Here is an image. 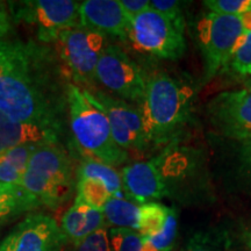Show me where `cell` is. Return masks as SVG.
I'll use <instances>...</instances> for the list:
<instances>
[{
  "instance_id": "4dcf8cb0",
  "label": "cell",
  "mask_w": 251,
  "mask_h": 251,
  "mask_svg": "<svg viewBox=\"0 0 251 251\" xmlns=\"http://www.w3.org/2000/svg\"><path fill=\"white\" fill-rule=\"evenodd\" d=\"M12 31V18L7 5L0 1V40L8 36Z\"/></svg>"
},
{
  "instance_id": "ac0fdd59",
  "label": "cell",
  "mask_w": 251,
  "mask_h": 251,
  "mask_svg": "<svg viewBox=\"0 0 251 251\" xmlns=\"http://www.w3.org/2000/svg\"><path fill=\"white\" fill-rule=\"evenodd\" d=\"M39 144H24L0 153V183L21 186L31 153Z\"/></svg>"
},
{
  "instance_id": "8fae6325",
  "label": "cell",
  "mask_w": 251,
  "mask_h": 251,
  "mask_svg": "<svg viewBox=\"0 0 251 251\" xmlns=\"http://www.w3.org/2000/svg\"><path fill=\"white\" fill-rule=\"evenodd\" d=\"M84 91L87 98L105 113L113 139L122 150L140 152L149 148L151 143L144 128L141 108L97 89Z\"/></svg>"
},
{
  "instance_id": "d4e9b609",
  "label": "cell",
  "mask_w": 251,
  "mask_h": 251,
  "mask_svg": "<svg viewBox=\"0 0 251 251\" xmlns=\"http://www.w3.org/2000/svg\"><path fill=\"white\" fill-rule=\"evenodd\" d=\"M108 237L112 251H142L143 237L131 229L111 228Z\"/></svg>"
},
{
  "instance_id": "7c38bea8",
  "label": "cell",
  "mask_w": 251,
  "mask_h": 251,
  "mask_svg": "<svg viewBox=\"0 0 251 251\" xmlns=\"http://www.w3.org/2000/svg\"><path fill=\"white\" fill-rule=\"evenodd\" d=\"M212 127L235 141L251 139V87L225 91L207 105Z\"/></svg>"
},
{
  "instance_id": "8992f818",
  "label": "cell",
  "mask_w": 251,
  "mask_h": 251,
  "mask_svg": "<svg viewBox=\"0 0 251 251\" xmlns=\"http://www.w3.org/2000/svg\"><path fill=\"white\" fill-rule=\"evenodd\" d=\"M184 29V18L169 19L148 9L130 21L127 39L142 54L178 59L186 50Z\"/></svg>"
},
{
  "instance_id": "f1b7e54d",
  "label": "cell",
  "mask_w": 251,
  "mask_h": 251,
  "mask_svg": "<svg viewBox=\"0 0 251 251\" xmlns=\"http://www.w3.org/2000/svg\"><path fill=\"white\" fill-rule=\"evenodd\" d=\"M238 142V163H240L241 172L244 178L251 181V139L244 141H237Z\"/></svg>"
},
{
  "instance_id": "5bb4252c",
  "label": "cell",
  "mask_w": 251,
  "mask_h": 251,
  "mask_svg": "<svg viewBox=\"0 0 251 251\" xmlns=\"http://www.w3.org/2000/svg\"><path fill=\"white\" fill-rule=\"evenodd\" d=\"M62 229L51 216L31 214L0 243V251H62L67 243Z\"/></svg>"
},
{
  "instance_id": "5b68a950",
  "label": "cell",
  "mask_w": 251,
  "mask_h": 251,
  "mask_svg": "<svg viewBox=\"0 0 251 251\" xmlns=\"http://www.w3.org/2000/svg\"><path fill=\"white\" fill-rule=\"evenodd\" d=\"M51 46L70 83L81 90H96V70L107 46L106 36L78 26L59 34Z\"/></svg>"
},
{
  "instance_id": "f546056e",
  "label": "cell",
  "mask_w": 251,
  "mask_h": 251,
  "mask_svg": "<svg viewBox=\"0 0 251 251\" xmlns=\"http://www.w3.org/2000/svg\"><path fill=\"white\" fill-rule=\"evenodd\" d=\"M120 4L130 21L150 9L149 0H120Z\"/></svg>"
},
{
  "instance_id": "30bf717a",
  "label": "cell",
  "mask_w": 251,
  "mask_h": 251,
  "mask_svg": "<svg viewBox=\"0 0 251 251\" xmlns=\"http://www.w3.org/2000/svg\"><path fill=\"white\" fill-rule=\"evenodd\" d=\"M96 80L119 99L141 105L147 79L143 71L127 52L117 45H107L100 56Z\"/></svg>"
},
{
  "instance_id": "9a60e30c",
  "label": "cell",
  "mask_w": 251,
  "mask_h": 251,
  "mask_svg": "<svg viewBox=\"0 0 251 251\" xmlns=\"http://www.w3.org/2000/svg\"><path fill=\"white\" fill-rule=\"evenodd\" d=\"M79 25L101 35L127 39L130 20L120 0H86L79 2Z\"/></svg>"
},
{
  "instance_id": "3957f363",
  "label": "cell",
  "mask_w": 251,
  "mask_h": 251,
  "mask_svg": "<svg viewBox=\"0 0 251 251\" xmlns=\"http://www.w3.org/2000/svg\"><path fill=\"white\" fill-rule=\"evenodd\" d=\"M68 113L72 144L81 156L113 168L127 161L128 152L115 143L105 113L72 83L68 89Z\"/></svg>"
},
{
  "instance_id": "1f68e13d",
  "label": "cell",
  "mask_w": 251,
  "mask_h": 251,
  "mask_svg": "<svg viewBox=\"0 0 251 251\" xmlns=\"http://www.w3.org/2000/svg\"><path fill=\"white\" fill-rule=\"evenodd\" d=\"M241 21H242L244 31H251V11L240 15Z\"/></svg>"
},
{
  "instance_id": "2e32d148",
  "label": "cell",
  "mask_w": 251,
  "mask_h": 251,
  "mask_svg": "<svg viewBox=\"0 0 251 251\" xmlns=\"http://www.w3.org/2000/svg\"><path fill=\"white\" fill-rule=\"evenodd\" d=\"M63 139L54 130L13 120L0 112V153L24 144L63 142Z\"/></svg>"
},
{
  "instance_id": "ba28073f",
  "label": "cell",
  "mask_w": 251,
  "mask_h": 251,
  "mask_svg": "<svg viewBox=\"0 0 251 251\" xmlns=\"http://www.w3.org/2000/svg\"><path fill=\"white\" fill-rule=\"evenodd\" d=\"M8 5L11 18L35 27L37 41L45 45H52L63 31L80 26L79 2L72 0H28Z\"/></svg>"
},
{
  "instance_id": "7402d4cb",
  "label": "cell",
  "mask_w": 251,
  "mask_h": 251,
  "mask_svg": "<svg viewBox=\"0 0 251 251\" xmlns=\"http://www.w3.org/2000/svg\"><path fill=\"white\" fill-rule=\"evenodd\" d=\"M178 222L174 209H170L161 230L143 237L142 251H171L177 235Z\"/></svg>"
},
{
  "instance_id": "603a6c76",
  "label": "cell",
  "mask_w": 251,
  "mask_h": 251,
  "mask_svg": "<svg viewBox=\"0 0 251 251\" xmlns=\"http://www.w3.org/2000/svg\"><path fill=\"white\" fill-rule=\"evenodd\" d=\"M170 209L169 207L156 201L141 205V220L137 233H140L142 237H146L161 230Z\"/></svg>"
},
{
  "instance_id": "4316f807",
  "label": "cell",
  "mask_w": 251,
  "mask_h": 251,
  "mask_svg": "<svg viewBox=\"0 0 251 251\" xmlns=\"http://www.w3.org/2000/svg\"><path fill=\"white\" fill-rule=\"evenodd\" d=\"M72 246H74V249L71 251H112L108 230L106 228L100 229Z\"/></svg>"
},
{
  "instance_id": "484cf974",
  "label": "cell",
  "mask_w": 251,
  "mask_h": 251,
  "mask_svg": "<svg viewBox=\"0 0 251 251\" xmlns=\"http://www.w3.org/2000/svg\"><path fill=\"white\" fill-rule=\"evenodd\" d=\"M212 13L240 17L251 11V0H206L203 1Z\"/></svg>"
},
{
  "instance_id": "e0dca14e",
  "label": "cell",
  "mask_w": 251,
  "mask_h": 251,
  "mask_svg": "<svg viewBox=\"0 0 251 251\" xmlns=\"http://www.w3.org/2000/svg\"><path fill=\"white\" fill-rule=\"evenodd\" d=\"M106 226L107 222L101 209L76 200L65 212L61 221L63 234L72 244L80 242L89 235L106 228Z\"/></svg>"
},
{
  "instance_id": "7a4b0ae2",
  "label": "cell",
  "mask_w": 251,
  "mask_h": 251,
  "mask_svg": "<svg viewBox=\"0 0 251 251\" xmlns=\"http://www.w3.org/2000/svg\"><path fill=\"white\" fill-rule=\"evenodd\" d=\"M76 171L71 152L64 143H41L31 153L21 187L36 207L57 208L74 196Z\"/></svg>"
},
{
  "instance_id": "cb8c5ba5",
  "label": "cell",
  "mask_w": 251,
  "mask_h": 251,
  "mask_svg": "<svg viewBox=\"0 0 251 251\" xmlns=\"http://www.w3.org/2000/svg\"><path fill=\"white\" fill-rule=\"evenodd\" d=\"M234 74L240 76H250L251 75V31H244L243 35L238 40L233 54L226 65Z\"/></svg>"
},
{
  "instance_id": "44dd1931",
  "label": "cell",
  "mask_w": 251,
  "mask_h": 251,
  "mask_svg": "<svg viewBox=\"0 0 251 251\" xmlns=\"http://www.w3.org/2000/svg\"><path fill=\"white\" fill-rule=\"evenodd\" d=\"M35 207L36 205L23 187L0 183V220Z\"/></svg>"
},
{
  "instance_id": "4fadbf2b",
  "label": "cell",
  "mask_w": 251,
  "mask_h": 251,
  "mask_svg": "<svg viewBox=\"0 0 251 251\" xmlns=\"http://www.w3.org/2000/svg\"><path fill=\"white\" fill-rule=\"evenodd\" d=\"M76 201L102 209L111 198H126L121 175L111 165L83 157L76 171Z\"/></svg>"
},
{
  "instance_id": "83f0119b",
  "label": "cell",
  "mask_w": 251,
  "mask_h": 251,
  "mask_svg": "<svg viewBox=\"0 0 251 251\" xmlns=\"http://www.w3.org/2000/svg\"><path fill=\"white\" fill-rule=\"evenodd\" d=\"M183 4L176 0H152L150 1V9L169 19H180L183 18Z\"/></svg>"
},
{
  "instance_id": "277c9868",
  "label": "cell",
  "mask_w": 251,
  "mask_h": 251,
  "mask_svg": "<svg viewBox=\"0 0 251 251\" xmlns=\"http://www.w3.org/2000/svg\"><path fill=\"white\" fill-rule=\"evenodd\" d=\"M190 87L165 72L147 79L141 112L150 143L166 142L186 121L192 103Z\"/></svg>"
},
{
  "instance_id": "9c48e42d",
  "label": "cell",
  "mask_w": 251,
  "mask_h": 251,
  "mask_svg": "<svg viewBox=\"0 0 251 251\" xmlns=\"http://www.w3.org/2000/svg\"><path fill=\"white\" fill-rule=\"evenodd\" d=\"M243 33L240 17L209 12L198 21L197 40L205 63L207 79L215 76L222 69L225 70Z\"/></svg>"
},
{
  "instance_id": "d6986e66",
  "label": "cell",
  "mask_w": 251,
  "mask_h": 251,
  "mask_svg": "<svg viewBox=\"0 0 251 251\" xmlns=\"http://www.w3.org/2000/svg\"><path fill=\"white\" fill-rule=\"evenodd\" d=\"M106 222L113 228H126L139 231L141 220V205L127 198H111L101 209Z\"/></svg>"
},
{
  "instance_id": "d6a6232c",
  "label": "cell",
  "mask_w": 251,
  "mask_h": 251,
  "mask_svg": "<svg viewBox=\"0 0 251 251\" xmlns=\"http://www.w3.org/2000/svg\"><path fill=\"white\" fill-rule=\"evenodd\" d=\"M244 241H246L248 249L251 251V228L249 230H247L246 234H244Z\"/></svg>"
},
{
  "instance_id": "6da1fadb",
  "label": "cell",
  "mask_w": 251,
  "mask_h": 251,
  "mask_svg": "<svg viewBox=\"0 0 251 251\" xmlns=\"http://www.w3.org/2000/svg\"><path fill=\"white\" fill-rule=\"evenodd\" d=\"M70 80L54 47L8 36L0 40V112L65 137Z\"/></svg>"
},
{
  "instance_id": "52a82bcc",
  "label": "cell",
  "mask_w": 251,
  "mask_h": 251,
  "mask_svg": "<svg viewBox=\"0 0 251 251\" xmlns=\"http://www.w3.org/2000/svg\"><path fill=\"white\" fill-rule=\"evenodd\" d=\"M183 157L166 150L149 161L135 162L122 169V190L128 200L137 205L155 202L166 197L177 176V163Z\"/></svg>"
},
{
  "instance_id": "ffe728a7",
  "label": "cell",
  "mask_w": 251,
  "mask_h": 251,
  "mask_svg": "<svg viewBox=\"0 0 251 251\" xmlns=\"http://www.w3.org/2000/svg\"><path fill=\"white\" fill-rule=\"evenodd\" d=\"M184 251H234V247L227 231L213 228L194 233Z\"/></svg>"
}]
</instances>
